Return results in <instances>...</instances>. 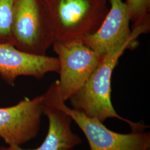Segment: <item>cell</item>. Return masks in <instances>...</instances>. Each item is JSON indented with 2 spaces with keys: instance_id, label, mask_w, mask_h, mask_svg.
Listing matches in <instances>:
<instances>
[{
  "instance_id": "cell-1",
  "label": "cell",
  "mask_w": 150,
  "mask_h": 150,
  "mask_svg": "<svg viewBox=\"0 0 150 150\" xmlns=\"http://www.w3.org/2000/svg\"><path fill=\"white\" fill-rule=\"evenodd\" d=\"M136 43V40H131L102 57L84 85L69 99L72 108L102 123L108 118H117L129 124L131 131H144L149 127L145 123L134 122L120 116L111 101L113 71L125 51L134 47Z\"/></svg>"
},
{
  "instance_id": "cell-2",
  "label": "cell",
  "mask_w": 150,
  "mask_h": 150,
  "mask_svg": "<svg viewBox=\"0 0 150 150\" xmlns=\"http://www.w3.org/2000/svg\"><path fill=\"white\" fill-rule=\"evenodd\" d=\"M107 0H44L54 42H82L101 25L108 9Z\"/></svg>"
},
{
  "instance_id": "cell-3",
  "label": "cell",
  "mask_w": 150,
  "mask_h": 150,
  "mask_svg": "<svg viewBox=\"0 0 150 150\" xmlns=\"http://www.w3.org/2000/svg\"><path fill=\"white\" fill-rule=\"evenodd\" d=\"M44 102L57 107L69 115L85 134L90 150H148L150 149V133L132 131L120 134L107 128L96 118L67 106L62 98L58 80L54 82L43 94Z\"/></svg>"
},
{
  "instance_id": "cell-4",
  "label": "cell",
  "mask_w": 150,
  "mask_h": 150,
  "mask_svg": "<svg viewBox=\"0 0 150 150\" xmlns=\"http://www.w3.org/2000/svg\"><path fill=\"white\" fill-rule=\"evenodd\" d=\"M11 32V45L16 48L46 55L54 38L44 1L16 0Z\"/></svg>"
},
{
  "instance_id": "cell-5",
  "label": "cell",
  "mask_w": 150,
  "mask_h": 150,
  "mask_svg": "<svg viewBox=\"0 0 150 150\" xmlns=\"http://www.w3.org/2000/svg\"><path fill=\"white\" fill-rule=\"evenodd\" d=\"M110 8L96 32L83 39L82 42L99 56L103 57L127 43L137 40L150 30V21L132 26L129 11L123 0H108Z\"/></svg>"
},
{
  "instance_id": "cell-6",
  "label": "cell",
  "mask_w": 150,
  "mask_h": 150,
  "mask_svg": "<svg viewBox=\"0 0 150 150\" xmlns=\"http://www.w3.org/2000/svg\"><path fill=\"white\" fill-rule=\"evenodd\" d=\"M52 46L59 61V92L66 102L84 85L103 57L81 41L54 42Z\"/></svg>"
},
{
  "instance_id": "cell-7",
  "label": "cell",
  "mask_w": 150,
  "mask_h": 150,
  "mask_svg": "<svg viewBox=\"0 0 150 150\" xmlns=\"http://www.w3.org/2000/svg\"><path fill=\"white\" fill-rule=\"evenodd\" d=\"M43 107L42 95L0 108V137L8 146H18L36 138L40 130Z\"/></svg>"
},
{
  "instance_id": "cell-8",
  "label": "cell",
  "mask_w": 150,
  "mask_h": 150,
  "mask_svg": "<svg viewBox=\"0 0 150 150\" xmlns=\"http://www.w3.org/2000/svg\"><path fill=\"white\" fill-rule=\"evenodd\" d=\"M57 57L22 51L10 43H0V76L14 86L18 77L32 76L41 79L48 73L59 72Z\"/></svg>"
},
{
  "instance_id": "cell-9",
  "label": "cell",
  "mask_w": 150,
  "mask_h": 150,
  "mask_svg": "<svg viewBox=\"0 0 150 150\" xmlns=\"http://www.w3.org/2000/svg\"><path fill=\"white\" fill-rule=\"evenodd\" d=\"M43 115L48 118V132L40 146L34 149H25L18 146H2L0 150H72L82 143V139L72 131L73 121L69 115L45 102Z\"/></svg>"
},
{
  "instance_id": "cell-10",
  "label": "cell",
  "mask_w": 150,
  "mask_h": 150,
  "mask_svg": "<svg viewBox=\"0 0 150 150\" xmlns=\"http://www.w3.org/2000/svg\"><path fill=\"white\" fill-rule=\"evenodd\" d=\"M16 0H0V43H10Z\"/></svg>"
},
{
  "instance_id": "cell-11",
  "label": "cell",
  "mask_w": 150,
  "mask_h": 150,
  "mask_svg": "<svg viewBox=\"0 0 150 150\" xmlns=\"http://www.w3.org/2000/svg\"><path fill=\"white\" fill-rule=\"evenodd\" d=\"M150 0H126L131 21L133 26L139 25L149 21L148 11L150 7Z\"/></svg>"
},
{
  "instance_id": "cell-12",
  "label": "cell",
  "mask_w": 150,
  "mask_h": 150,
  "mask_svg": "<svg viewBox=\"0 0 150 150\" xmlns=\"http://www.w3.org/2000/svg\"><path fill=\"white\" fill-rule=\"evenodd\" d=\"M150 150V149H149V150Z\"/></svg>"
}]
</instances>
